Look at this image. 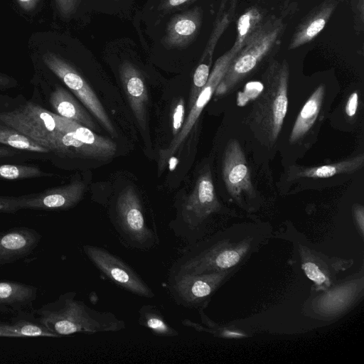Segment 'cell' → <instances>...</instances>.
<instances>
[{"mask_svg":"<svg viewBox=\"0 0 364 364\" xmlns=\"http://www.w3.org/2000/svg\"><path fill=\"white\" fill-rule=\"evenodd\" d=\"M286 28L282 17L270 16L230 65L215 95L228 94L246 77L279 41Z\"/></svg>","mask_w":364,"mask_h":364,"instance_id":"cell-5","label":"cell"},{"mask_svg":"<svg viewBox=\"0 0 364 364\" xmlns=\"http://www.w3.org/2000/svg\"><path fill=\"white\" fill-rule=\"evenodd\" d=\"M15 153H14L13 151H11L10 149H5V148H1L0 147V158L1 157H5V156H10V155H12V154H14Z\"/></svg>","mask_w":364,"mask_h":364,"instance_id":"cell-41","label":"cell"},{"mask_svg":"<svg viewBox=\"0 0 364 364\" xmlns=\"http://www.w3.org/2000/svg\"><path fill=\"white\" fill-rule=\"evenodd\" d=\"M0 143L26 151L38 153H48L50 151L48 148L35 142L9 126L0 125Z\"/></svg>","mask_w":364,"mask_h":364,"instance_id":"cell-29","label":"cell"},{"mask_svg":"<svg viewBox=\"0 0 364 364\" xmlns=\"http://www.w3.org/2000/svg\"><path fill=\"white\" fill-rule=\"evenodd\" d=\"M50 151L74 157L107 159L113 155L103 149L87 144L70 132H60L50 141Z\"/></svg>","mask_w":364,"mask_h":364,"instance_id":"cell-21","label":"cell"},{"mask_svg":"<svg viewBox=\"0 0 364 364\" xmlns=\"http://www.w3.org/2000/svg\"><path fill=\"white\" fill-rule=\"evenodd\" d=\"M350 8L353 14V28L357 35L364 29V0H350Z\"/></svg>","mask_w":364,"mask_h":364,"instance_id":"cell-32","label":"cell"},{"mask_svg":"<svg viewBox=\"0 0 364 364\" xmlns=\"http://www.w3.org/2000/svg\"><path fill=\"white\" fill-rule=\"evenodd\" d=\"M46 65L75 94L86 108L113 136L116 132L100 100L82 75L58 55L47 52L43 55Z\"/></svg>","mask_w":364,"mask_h":364,"instance_id":"cell-10","label":"cell"},{"mask_svg":"<svg viewBox=\"0 0 364 364\" xmlns=\"http://www.w3.org/2000/svg\"><path fill=\"white\" fill-rule=\"evenodd\" d=\"M222 174L230 196L237 202L244 196L252 198L255 191L245 153L235 139L228 143L223 161Z\"/></svg>","mask_w":364,"mask_h":364,"instance_id":"cell-12","label":"cell"},{"mask_svg":"<svg viewBox=\"0 0 364 364\" xmlns=\"http://www.w3.org/2000/svg\"><path fill=\"white\" fill-rule=\"evenodd\" d=\"M358 106V94L357 91L353 92L350 94V95L348 97L346 107H345V111L346 114L349 117H353L355 116L357 112Z\"/></svg>","mask_w":364,"mask_h":364,"instance_id":"cell-36","label":"cell"},{"mask_svg":"<svg viewBox=\"0 0 364 364\" xmlns=\"http://www.w3.org/2000/svg\"><path fill=\"white\" fill-rule=\"evenodd\" d=\"M41 240L37 230L26 227L0 231V267L28 257Z\"/></svg>","mask_w":364,"mask_h":364,"instance_id":"cell-15","label":"cell"},{"mask_svg":"<svg viewBox=\"0 0 364 364\" xmlns=\"http://www.w3.org/2000/svg\"><path fill=\"white\" fill-rule=\"evenodd\" d=\"M363 289V275L355 277L332 289L323 291L311 304L314 313L323 317L341 314L358 300Z\"/></svg>","mask_w":364,"mask_h":364,"instance_id":"cell-13","label":"cell"},{"mask_svg":"<svg viewBox=\"0 0 364 364\" xmlns=\"http://www.w3.org/2000/svg\"><path fill=\"white\" fill-rule=\"evenodd\" d=\"M74 291L61 294L34 313L40 321L58 338L76 333L117 332L125 328L123 320L110 311L91 309L76 299Z\"/></svg>","mask_w":364,"mask_h":364,"instance_id":"cell-2","label":"cell"},{"mask_svg":"<svg viewBox=\"0 0 364 364\" xmlns=\"http://www.w3.org/2000/svg\"><path fill=\"white\" fill-rule=\"evenodd\" d=\"M345 1L323 0L314 7L295 28L288 49H296L313 41L324 28L338 5Z\"/></svg>","mask_w":364,"mask_h":364,"instance_id":"cell-16","label":"cell"},{"mask_svg":"<svg viewBox=\"0 0 364 364\" xmlns=\"http://www.w3.org/2000/svg\"><path fill=\"white\" fill-rule=\"evenodd\" d=\"M238 269L203 274L169 273L167 287L178 305L188 309H204L214 293Z\"/></svg>","mask_w":364,"mask_h":364,"instance_id":"cell-8","label":"cell"},{"mask_svg":"<svg viewBox=\"0 0 364 364\" xmlns=\"http://www.w3.org/2000/svg\"><path fill=\"white\" fill-rule=\"evenodd\" d=\"M353 216L356 223L357 227L360 231L361 236H363L364 228V210L361 205H355L353 207Z\"/></svg>","mask_w":364,"mask_h":364,"instance_id":"cell-37","label":"cell"},{"mask_svg":"<svg viewBox=\"0 0 364 364\" xmlns=\"http://www.w3.org/2000/svg\"><path fill=\"white\" fill-rule=\"evenodd\" d=\"M11 84V78L6 75L0 74V86H6Z\"/></svg>","mask_w":364,"mask_h":364,"instance_id":"cell-40","label":"cell"},{"mask_svg":"<svg viewBox=\"0 0 364 364\" xmlns=\"http://www.w3.org/2000/svg\"><path fill=\"white\" fill-rule=\"evenodd\" d=\"M139 325L149 329L159 336L174 337L178 331L165 320L159 309L154 305H143L139 310Z\"/></svg>","mask_w":364,"mask_h":364,"instance_id":"cell-28","label":"cell"},{"mask_svg":"<svg viewBox=\"0 0 364 364\" xmlns=\"http://www.w3.org/2000/svg\"><path fill=\"white\" fill-rule=\"evenodd\" d=\"M240 0H221L214 21L213 30L200 59V62L212 64L216 45L232 21Z\"/></svg>","mask_w":364,"mask_h":364,"instance_id":"cell-26","label":"cell"},{"mask_svg":"<svg viewBox=\"0 0 364 364\" xmlns=\"http://www.w3.org/2000/svg\"><path fill=\"white\" fill-rule=\"evenodd\" d=\"M120 78L130 107L142 129L146 124L148 93L144 80L139 70L129 62L120 68Z\"/></svg>","mask_w":364,"mask_h":364,"instance_id":"cell-18","label":"cell"},{"mask_svg":"<svg viewBox=\"0 0 364 364\" xmlns=\"http://www.w3.org/2000/svg\"><path fill=\"white\" fill-rule=\"evenodd\" d=\"M85 184L80 181L50 188L43 192L18 197L20 210H65L75 206L82 199Z\"/></svg>","mask_w":364,"mask_h":364,"instance_id":"cell-14","label":"cell"},{"mask_svg":"<svg viewBox=\"0 0 364 364\" xmlns=\"http://www.w3.org/2000/svg\"><path fill=\"white\" fill-rule=\"evenodd\" d=\"M36 166L26 165L2 164L0 165V178L18 180L47 176Z\"/></svg>","mask_w":364,"mask_h":364,"instance_id":"cell-30","label":"cell"},{"mask_svg":"<svg viewBox=\"0 0 364 364\" xmlns=\"http://www.w3.org/2000/svg\"><path fill=\"white\" fill-rule=\"evenodd\" d=\"M290 1V0H287V2H288V1Z\"/></svg>","mask_w":364,"mask_h":364,"instance_id":"cell-42","label":"cell"},{"mask_svg":"<svg viewBox=\"0 0 364 364\" xmlns=\"http://www.w3.org/2000/svg\"><path fill=\"white\" fill-rule=\"evenodd\" d=\"M202 21L203 10L200 7L173 16L167 25L164 44L168 48L187 46L199 33Z\"/></svg>","mask_w":364,"mask_h":364,"instance_id":"cell-17","label":"cell"},{"mask_svg":"<svg viewBox=\"0 0 364 364\" xmlns=\"http://www.w3.org/2000/svg\"><path fill=\"white\" fill-rule=\"evenodd\" d=\"M269 233L256 230L220 231L181 250L169 273L203 274L240 267Z\"/></svg>","mask_w":364,"mask_h":364,"instance_id":"cell-1","label":"cell"},{"mask_svg":"<svg viewBox=\"0 0 364 364\" xmlns=\"http://www.w3.org/2000/svg\"><path fill=\"white\" fill-rule=\"evenodd\" d=\"M299 255L301 261V269L309 279L314 284L317 291H325L329 289L333 283L329 264L318 252L309 247L299 245Z\"/></svg>","mask_w":364,"mask_h":364,"instance_id":"cell-22","label":"cell"},{"mask_svg":"<svg viewBox=\"0 0 364 364\" xmlns=\"http://www.w3.org/2000/svg\"><path fill=\"white\" fill-rule=\"evenodd\" d=\"M266 11L257 6L248 8L237 19L236 38L230 48L239 53L265 22Z\"/></svg>","mask_w":364,"mask_h":364,"instance_id":"cell-27","label":"cell"},{"mask_svg":"<svg viewBox=\"0 0 364 364\" xmlns=\"http://www.w3.org/2000/svg\"><path fill=\"white\" fill-rule=\"evenodd\" d=\"M364 164V155L360 154L338 162L312 167L295 168L294 178H326L341 173H353L360 170Z\"/></svg>","mask_w":364,"mask_h":364,"instance_id":"cell-25","label":"cell"},{"mask_svg":"<svg viewBox=\"0 0 364 364\" xmlns=\"http://www.w3.org/2000/svg\"><path fill=\"white\" fill-rule=\"evenodd\" d=\"M209 167L198 176L192 192L183 200L176 219L170 225L173 233L193 245L203 239L208 219L220 211Z\"/></svg>","mask_w":364,"mask_h":364,"instance_id":"cell-4","label":"cell"},{"mask_svg":"<svg viewBox=\"0 0 364 364\" xmlns=\"http://www.w3.org/2000/svg\"><path fill=\"white\" fill-rule=\"evenodd\" d=\"M289 68L286 60L272 61L262 88L250 113V122L268 145L277 139L288 108Z\"/></svg>","mask_w":364,"mask_h":364,"instance_id":"cell-3","label":"cell"},{"mask_svg":"<svg viewBox=\"0 0 364 364\" xmlns=\"http://www.w3.org/2000/svg\"><path fill=\"white\" fill-rule=\"evenodd\" d=\"M325 90V86L320 85L304 103L290 133L291 143L296 142L303 138L314 124L321 109Z\"/></svg>","mask_w":364,"mask_h":364,"instance_id":"cell-24","label":"cell"},{"mask_svg":"<svg viewBox=\"0 0 364 364\" xmlns=\"http://www.w3.org/2000/svg\"><path fill=\"white\" fill-rule=\"evenodd\" d=\"M38 288L33 285L12 281L0 282V313L16 314L33 310Z\"/></svg>","mask_w":364,"mask_h":364,"instance_id":"cell-19","label":"cell"},{"mask_svg":"<svg viewBox=\"0 0 364 364\" xmlns=\"http://www.w3.org/2000/svg\"><path fill=\"white\" fill-rule=\"evenodd\" d=\"M90 261L107 278L125 290L139 296L153 298L154 293L142 278L125 262L105 249L84 245Z\"/></svg>","mask_w":364,"mask_h":364,"instance_id":"cell-11","label":"cell"},{"mask_svg":"<svg viewBox=\"0 0 364 364\" xmlns=\"http://www.w3.org/2000/svg\"><path fill=\"white\" fill-rule=\"evenodd\" d=\"M172 132L176 136L181 129L185 121V103L182 98L177 100L171 114Z\"/></svg>","mask_w":364,"mask_h":364,"instance_id":"cell-33","label":"cell"},{"mask_svg":"<svg viewBox=\"0 0 364 364\" xmlns=\"http://www.w3.org/2000/svg\"><path fill=\"white\" fill-rule=\"evenodd\" d=\"M18 200V197L0 196V213H14L20 210Z\"/></svg>","mask_w":364,"mask_h":364,"instance_id":"cell-34","label":"cell"},{"mask_svg":"<svg viewBox=\"0 0 364 364\" xmlns=\"http://www.w3.org/2000/svg\"><path fill=\"white\" fill-rule=\"evenodd\" d=\"M0 337L58 338L40 321L34 309L19 311L9 321H0Z\"/></svg>","mask_w":364,"mask_h":364,"instance_id":"cell-20","label":"cell"},{"mask_svg":"<svg viewBox=\"0 0 364 364\" xmlns=\"http://www.w3.org/2000/svg\"><path fill=\"white\" fill-rule=\"evenodd\" d=\"M78 0H55L57 7L60 14L68 17L73 14L77 6Z\"/></svg>","mask_w":364,"mask_h":364,"instance_id":"cell-35","label":"cell"},{"mask_svg":"<svg viewBox=\"0 0 364 364\" xmlns=\"http://www.w3.org/2000/svg\"><path fill=\"white\" fill-rule=\"evenodd\" d=\"M50 103L57 114L76 122L90 129L97 130L89 114L64 88L57 87L50 94Z\"/></svg>","mask_w":364,"mask_h":364,"instance_id":"cell-23","label":"cell"},{"mask_svg":"<svg viewBox=\"0 0 364 364\" xmlns=\"http://www.w3.org/2000/svg\"><path fill=\"white\" fill-rule=\"evenodd\" d=\"M20 6L26 10L31 11L38 4L39 0H16Z\"/></svg>","mask_w":364,"mask_h":364,"instance_id":"cell-39","label":"cell"},{"mask_svg":"<svg viewBox=\"0 0 364 364\" xmlns=\"http://www.w3.org/2000/svg\"><path fill=\"white\" fill-rule=\"evenodd\" d=\"M0 121L48 149L58 134L73 132L80 124L31 102L0 112Z\"/></svg>","mask_w":364,"mask_h":364,"instance_id":"cell-6","label":"cell"},{"mask_svg":"<svg viewBox=\"0 0 364 364\" xmlns=\"http://www.w3.org/2000/svg\"><path fill=\"white\" fill-rule=\"evenodd\" d=\"M197 0H165L161 7L164 10H172L189 4Z\"/></svg>","mask_w":364,"mask_h":364,"instance_id":"cell-38","label":"cell"},{"mask_svg":"<svg viewBox=\"0 0 364 364\" xmlns=\"http://www.w3.org/2000/svg\"><path fill=\"white\" fill-rule=\"evenodd\" d=\"M237 54V53L230 48L215 61L207 82L189 109L188 114L184 121L181 129L174 136L169 145L159 151V169L160 171L164 170L168 161L181 148L192 131L203 109L214 95L218 85L223 80L230 65Z\"/></svg>","mask_w":364,"mask_h":364,"instance_id":"cell-9","label":"cell"},{"mask_svg":"<svg viewBox=\"0 0 364 364\" xmlns=\"http://www.w3.org/2000/svg\"><path fill=\"white\" fill-rule=\"evenodd\" d=\"M114 225L123 244L147 251L159 244V237L146 224L139 196L132 187L124 188L115 204Z\"/></svg>","mask_w":364,"mask_h":364,"instance_id":"cell-7","label":"cell"},{"mask_svg":"<svg viewBox=\"0 0 364 364\" xmlns=\"http://www.w3.org/2000/svg\"><path fill=\"white\" fill-rule=\"evenodd\" d=\"M211 64L199 62L193 76V82L191 87L188 108L189 109L193 106L198 94L205 86L210 75V69Z\"/></svg>","mask_w":364,"mask_h":364,"instance_id":"cell-31","label":"cell"}]
</instances>
